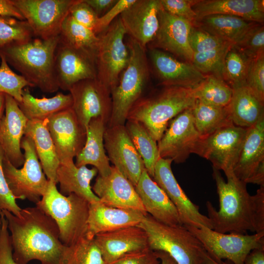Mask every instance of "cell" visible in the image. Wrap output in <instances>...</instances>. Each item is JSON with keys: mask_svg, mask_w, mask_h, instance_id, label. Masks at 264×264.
Wrapping results in <instances>:
<instances>
[{"mask_svg": "<svg viewBox=\"0 0 264 264\" xmlns=\"http://www.w3.org/2000/svg\"><path fill=\"white\" fill-rule=\"evenodd\" d=\"M233 172L246 184L264 186V116L247 129Z\"/></svg>", "mask_w": 264, "mask_h": 264, "instance_id": "obj_17", "label": "cell"}, {"mask_svg": "<svg viewBox=\"0 0 264 264\" xmlns=\"http://www.w3.org/2000/svg\"><path fill=\"white\" fill-rule=\"evenodd\" d=\"M201 137L195 125L191 109L172 119L157 146L160 157L176 163H183L194 154Z\"/></svg>", "mask_w": 264, "mask_h": 264, "instance_id": "obj_14", "label": "cell"}, {"mask_svg": "<svg viewBox=\"0 0 264 264\" xmlns=\"http://www.w3.org/2000/svg\"><path fill=\"white\" fill-rule=\"evenodd\" d=\"M104 143L109 161L135 186L145 168L125 125L107 126Z\"/></svg>", "mask_w": 264, "mask_h": 264, "instance_id": "obj_16", "label": "cell"}, {"mask_svg": "<svg viewBox=\"0 0 264 264\" xmlns=\"http://www.w3.org/2000/svg\"><path fill=\"white\" fill-rule=\"evenodd\" d=\"M0 94L9 95L18 103L20 102L23 88L33 87L21 75L15 73L0 54Z\"/></svg>", "mask_w": 264, "mask_h": 264, "instance_id": "obj_43", "label": "cell"}, {"mask_svg": "<svg viewBox=\"0 0 264 264\" xmlns=\"http://www.w3.org/2000/svg\"><path fill=\"white\" fill-rule=\"evenodd\" d=\"M235 47L252 59L264 53V26L257 23L245 34Z\"/></svg>", "mask_w": 264, "mask_h": 264, "instance_id": "obj_44", "label": "cell"}, {"mask_svg": "<svg viewBox=\"0 0 264 264\" xmlns=\"http://www.w3.org/2000/svg\"><path fill=\"white\" fill-rule=\"evenodd\" d=\"M149 49V65L163 87L194 88L206 76L191 63L160 49Z\"/></svg>", "mask_w": 264, "mask_h": 264, "instance_id": "obj_21", "label": "cell"}, {"mask_svg": "<svg viewBox=\"0 0 264 264\" xmlns=\"http://www.w3.org/2000/svg\"><path fill=\"white\" fill-rule=\"evenodd\" d=\"M232 45L230 44L219 48L194 53L192 64L203 75L223 79L224 59Z\"/></svg>", "mask_w": 264, "mask_h": 264, "instance_id": "obj_42", "label": "cell"}, {"mask_svg": "<svg viewBox=\"0 0 264 264\" xmlns=\"http://www.w3.org/2000/svg\"><path fill=\"white\" fill-rule=\"evenodd\" d=\"M251 59L232 45L225 56L223 79L231 88L246 85Z\"/></svg>", "mask_w": 264, "mask_h": 264, "instance_id": "obj_40", "label": "cell"}, {"mask_svg": "<svg viewBox=\"0 0 264 264\" xmlns=\"http://www.w3.org/2000/svg\"><path fill=\"white\" fill-rule=\"evenodd\" d=\"M233 93L226 107L233 124L247 129L264 116V101L246 85L232 88Z\"/></svg>", "mask_w": 264, "mask_h": 264, "instance_id": "obj_31", "label": "cell"}, {"mask_svg": "<svg viewBox=\"0 0 264 264\" xmlns=\"http://www.w3.org/2000/svg\"><path fill=\"white\" fill-rule=\"evenodd\" d=\"M196 101L193 88L164 87L159 92L138 99L129 111L127 120L140 122L158 142L170 121L192 109Z\"/></svg>", "mask_w": 264, "mask_h": 264, "instance_id": "obj_4", "label": "cell"}, {"mask_svg": "<svg viewBox=\"0 0 264 264\" xmlns=\"http://www.w3.org/2000/svg\"><path fill=\"white\" fill-rule=\"evenodd\" d=\"M203 264H234L228 260H219L206 252L204 256Z\"/></svg>", "mask_w": 264, "mask_h": 264, "instance_id": "obj_56", "label": "cell"}, {"mask_svg": "<svg viewBox=\"0 0 264 264\" xmlns=\"http://www.w3.org/2000/svg\"><path fill=\"white\" fill-rule=\"evenodd\" d=\"M172 162L160 157L154 167L153 179L176 208L182 225L197 228L203 225L212 229L209 219L200 212L199 206L190 199L178 184L172 170Z\"/></svg>", "mask_w": 264, "mask_h": 264, "instance_id": "obj_15", "label": "cell"}, {"mask_svg": "<svg viewBox=\"0 0 264 264\" xmlns=\"http://www.w3.org/2000/svg\"><path fill=\"white\" fill-rule=\"evenodd\" d=\"M85 1L99 18L113 7L117 0H85Z\"/></svg>", "mask_w": 264, "mask_h": 264, "instance_id": "obj_53", "label": "cell"}, {"mask_svg": "<svg viewBox=\"0 0 264 264\" xmlns=\"http://www.w3.org/2000/svg\"><path fill=\"white\" fill-rule=\"evenodd\" d=\"M28 22L35 38L59 35L63 22L77 0H12Z\"/></svg>", "mask_w": 264, "mask_h": 264, "instance_id": "obj_12", "label": "cell"}, {"mask_svg": "<svg viewBox=\"0 0 264 264\" xmlns=\"http://www.w3.org/2000/svg\"><path fill=\"white\" fill-rule=\"evenodd\" d=\"M191 111L195 126L201 137L232 123L226 107L216 106L196 99Z\"/></svg>", "mask_w": 264, "mask_h": 264, "instance_id": "obj_37", "label": "cell"}, {"mask_svg": "<svg viewBox=\"0 0 264 264\" xmlns=\"http://www.w3.org/2000/svg\"><path fill=\"white\" fill-rule=\"evenodd\" d=\"M243 264H264V248L252 250L246 257Z\"/></svg>", "mask_w": 264, "mask_h": 264, "instance_id": "obj_55", "label": "cell"}, {"mask_svg": "<svg viewBox=\"0 0 264 264\" xmlns=\"http://www.w3.org/2000/svg\"><path fill=\"white\" fill-rule=\"evenodd\" d=\"M138 225L146 233L152 250L166 253L176 264H203L207 252L183 225H167L147 214Z\"/></svg>", "mask_w": 264, "mask_h": 264, "instance_id": "obj_7", "label": "cell"}, {"mask_svg": "<svg viewBox=\"0 0 264 264\" xmlns=\"http://www.w3.org/2000/svg\"><path fill=\"white\" fill-rule=\"evenodd\" d=\"M70 93L59 92L51 98L34 97L28 87L23 88L22 99L18 104L28 120H43L60 111L72 108Z\"/></svg>", "mask_w": 264, "mask_h": 264, "instance_id": "obj_34", "label": "cell"}, {"mask_svg": "<svg viewBox=\"0 0 264 264\" xmlns=\"http://www.w3.org/2000/svg\"><path fill=\"white\" fill-rule=\"evenodd\" d=\"M195 0H160L162 8L173 16L185 19L192 23L198 17L192 8Z\"/></svg>", "mask_w": 264, "mask_h": 264, "instance_id": "obj_47", "label": "cell"}, {"mask_svg": "<svg viewBox=\"0 0 264 264\" xmlns=\"http://www.w3.org/2000/svg\"><path fill=\"white\" fill-rule=\"evenodd\" d=\"M0 17H12L20 20H25L12 0H0Z\"/></svg>", "mask_w": 264, "mask_h": 264, "instance_id": "obj_54", "label": "cell"}, {"mask_svg": "<svg viewBox=\"0 0 264 264\" xmlns=\"http://www.w3.org/2000/svg\"><path fill=\"white\" fill-rule=\"evenodd\" d=\"M126 30L119 17L97 35L99 38L95 56L96 79L110 91L117 85L127 66L130 51L124 42Z\"/></svg>", "mask_w": 264, "mask_h": 264, "instance_id": "obj_9", "label": "cell"}, {"mask_svg": "<svg viewBox=\"0 0 264 264\" xmlns=\"http://www.w3.org/2000/svg\"><path fill=\"white\" fill-rule=\"evenodd\" d=\"M160 0H136L119 16L126 34L146 48L159 27Z\"/></svg>", "mask_w": 264, "mask_h": 264, "instance_id": "obj_22", "label": "cell"}, {"mask_svg": "<svg viewBox=\"0 0 264 264\" xmlns=\"http://www.w3.org/2000/svg\"><path fill=\"white\" fill-rule=\"evenodd\" d=\"M59 41L70 46L85 51L95 58L99 37L91 30L76 22L69 14L62 24Z\"/></svg>", "mask_w": 264, "mask_h": 264, "instance_id": "obj_36", "label": "cell"}, {"mask_svg": "<svg viewBox=\"0 0 264 264\" xmlns=\"http://www.w3.org/2000/svg\"><path fill=\"white\" fill-rule=\"evenodd\" d=\"M192 8L198 19L221 14L262 24L264 21V0H195Z\"/></svg>", "mask_w": 264, "mask_h": 264, "instance_id": "obj_28", "label": "cell"}, {"mask_svg": "<svg viewBox=\"0 0 264 264\" xmlns=\"http://www.w3.org/2000/svg\"><path fill=\"white\" fill-rule=\"evenodd\" d=\"M35 38L25 20L0 17V49L12 44L27 42Z\"/></svg>", "mask_w": 264, "mask_h": 264, "instance_id": "obj_41", "label": "cell"}, {"mask_svg": "<svg viewBox=\"0 0 264 264\" xmlns=\"http://www.w3.org/2000/svg\"><path fill=\"white\" fill-rule=\"evenodd\" d=\"M158 16V31L147 47L160 49L192 64L194 53L190 46L189 35L192 23L169 14L162 7Z\"/></svg>", "mask_w": 264, "mask_h": 264, "instance_id": "obj_19", "label": "cell"}, {"mask_svg": "<svg viewBox=\"0 0 264 264\" xmlns=\"http://www.w3.org/2000/svg\"><path fill=\"white\" fill-rule=\"evenodd\" d=\"M92 190L100 202L106 205L148 214L135 186L113 166L109 175L97 176Z\"/></svg>", "mask_w": 264, "mask_h": 264, "instance_id": "obj_23", "label": "cell"}, {"mask_svg": "<svg viewBox=\"0 0 264 264\" xmlns=\"http://www.w3.org/2000/svg\"><path fill=\"white\" fill-rule=\"evenodd\" d=\"M59 41V35L47 39L34 38L8 45L0 49V54L33 87L51 93L59 89L54 66Z\"/></svg>", "mask_w": 264, "mask_h": 264, "instance_id": "obj_3", "label": "cell"}, {"mask_svg": "<svg viewBox=\"0 0 264 264\" xmlns=\"http://www.w3.org/2000/svg\"><path fill=\"white\" fill-rule=\"evenodd\" d=\"M94 239L105 264L128 253L149 247L146 233L138 225L100 233Z\"/></svg>", "mask_w": 264, "mask_h": 264, "instance_id": "obj_25", "label": "cell"}, {"mask_svg": "<svg viewBox=\"0 0 264 264\" xmlns=\"http://www.w3.org/2000/svg\"><path fill=\"white\" fill-rule=\"evenodd\" d=\"M97 170L87 166L77 167L74 161L60 163L57 171L59 192L66 196L75 194L87 200L89 203L99 201L90 185L92 179L97 175Z\"/></svg>", "mask_w": 264, "mask_h": 264, "instance_id": "obj_30", "label": "cell"}, {"mask_svg": "<svg viewBox=\"0 0 264 264\" xmlns=\"http://www.w3.org/2000/svg\"><path fill=\"white\" fill-rule=\"evenodd\" d=\"M69 14L76 22L94 33L99 18L85 0H77L70 7Z\"/></svg>", "mask_w": 264, "mask_h": 264, "instance_id": "obj_49", "label": "cell"}, {"mask_svg": "<svg viewBox=\"0 0 264 264\" xmlns=\"http://www.w3.org/2000/svg\"><path fill=\"white\" fill-rule=\"evenodd\" d=\"M186 227V226H185ZM201 242L210 256L243 264L247 255L255 249L264 248V231L254 234L221 233L204 226L186 227Z\"/></svg>", "mask_w": 264, "mask_h": 264, "instance_id": "obj_10", "label": "cell"}, {"mask_svg": "<svg viewBox=\"0 0 264 264\" xmlns=\"http://www.w3.org/2000/svg\"><path fill=\"white\" fill-rule=\"evenodd\" d=\"M135 188L148 214L167 225H182L176 208L146 169Z\"/></svg>", "mask_w": 264, "mask_h": 264, "instance_id": "obj_27", "label": "cell"}, {"mask_svg": "<svg viewBox=\"0 0 264 264\" xmlns=\"http://www.w3.org/2000/svg\"><path fill=\"white\" fill-rule=\"evenodd\" d=\"M68 91L72 98V109L84 130L95 118H101L108 124L112 110L110 91L96 78L79 81Z\"/></svg>", "mask_w": 264, "mask_h": 264, "instance_id": "obj_13", "label": "cell"}, {"mask_svg": "<svg viewBox=\"0 0 264 264\" xmlns=\"http://www.w3.org/2000/svg\"><path fill=\"white\" fill-rule=\"evenodd\" d=\"M7 221L13 258L18 264L38 260L41 264H60L66 247L60 240L55 220L37 206L22 209L19 216L0 210Z\"/></svg>", "mask_w": 264, "mask_h": 264, "instance_id": "obj_2", "label": "cell"}, {"mask_svg": "<svg viewBox=\"0 0 264 264\" xmlns=\"http://www.w3.org/2000/svg\"><path fill=\"white\" fill-rule=\"evenodd\" d=\"M47 119L28 120L24 135L31 138L43 171L48 180L57 184L60 165L56 149L47 126Z\"/></svg>", "mask_w": 264, "mask_h": 264, "instance_id": "obj_32", "label": "cell"}, {"mask_svg": "<svg viewBox=\"0 0 264 264\" xmlns=\"http://www.w3.org/2000/svg\"><path fill=\"white\" fill-rule=\"evenodd\" d=\"M136 0H117V2L108 11L98 19L94 33L98 35L105 31L126 9L135 2Z\"/></svg>", "mask_w": 264, "mask_h": 264, "instance_id": "obj_52", "label": "cell"}, {"mask_svg": "<svg viewBox=\"0 0 264 264\" xmlns=\"http://www.w3.org/2000/svg\"><path fill=\"white\" fill-rule=\"evenodd\" d=\"M4 110L0 120V146L4 156L18 168L24 161L21 143L28 120L16 100L7 94H5Z\"/></svg>", "mask_w": 264, "mask_h": 264, "instance_id": "obj_24", "label": "cell"}, {"mask_svg": "<svg viewBox=\"0 0 264 264\" xmlns=\"http://www.w3.org/2000/svg\"><path fill=\"white\" fill-rule=\"evenodd\" d=\"M108 124L100 117L91 119L86 130L84 146L76 157L77 167L91 165L101 176L110 174L111 166L106 153L104 135Z\"/></svg>", "mask_w": 264, "mask_h": 264, "instance_id": "obj_29", "label": "cell"}, {"mask_svg": "<svg viewBox=\"0 0 264 264\" xmlns=\"http://www.w3.org/2000/svg\"><path fill=\"white\" fill-rule=\"evenodd\" d=\"M257 23L236 16L216 14L198 18L193 25L235 45Z\"/></svg>", "mask_w": 264, "mask_h": 264, "instance_id": "obj_33", "label": "cell"}, {"mask_svg": "<svg viewBox=\"0 0 264 264\" xmlns=\"http://www.w3.org/2000/svg\"><path fill=\"white\" fill-rule=\"evenodd\" d=\"M147 214L133 209L106 205L100 201L89 203L86 237L131 226L138 225Z\"/></svg>", "mask_w": 264, "mask_h": 264, "instance_id": "obj_26", "label": "cell"}, {"mask_svg": "<svg viewBox=\"0 0 264 264\" xmlns=\"http://www.w3.org/2000/svg\"><path fill=\"white\" fill-rule=\"evenodd\" d=\"M3 151L0 146V210H7L19 216L22 210L17 204L16 198L12 194L6 182L2 168Z\"/></svg>", "mask_w": 264, "mask_h": 264, "instance_id": "obj_48", "label": "cell"}, {"mask_svg": "<svg viewBox=\"0 0 264 264\" xmlns=\"http://www.w3.org/2000/svg\"><path fill=\"white\" fill-rule=\"evenodd\" d=\"M5 94L4 93L0 94V120L3 115L5 110Z\"/></svg>", "mask_w": 264, "mask_h": 264, "instance_id": "obj_58", "label": "cell"}, {"mask_svg": "<svg viewBox=\"0 0 264 264\" xmlns=\"http://www.w3.org/2000/svg\"><path fill=\"white\" fill-rule=\"evenodd\" d=\"M21 147L24 151L22 167L21 169L15 167L4 156V175L16 199H27L36 204L44 195L48 180L45 177L31 138L24 135Z\"/></svg>", "mask_w": 264, "mask_h": 264, "instance_id": "obj_8", "label": "cell"}, {"mask_svg": "<svg viewBox=\"0 0 264 264\" xmlns=\"http://www.w3.org/2000/svg\"><path fill=\"white\" fill-rule=\"evenodd\" d=\"M246 85L259 98L264 101V53L251 60Z\"/></svg>", "mask_w": 264, "mask_h": 264, "instance_id": "obj_46", "label": "cell"}, {"mask_svg": "<svg viewBox=\"0 0 264 264\" xmlns=\"http://www.w3.org/2000/svg\"><path fill=\"white\" fill-rule=\"evenodd\" d=\"M125 126L138 153L141 157L147 172L154 176L155 164L160 157L157 142L140 122L127 120Z\"/></svg>", "mask_w": 264, "mask_h": 264, "instance_id": "obj_35", "label": "cell"}, {"mask_svg": "<svg viewBox=\"0 0 264 264\" xmlns=\"http://www.w3.org/2000/svg\"><path fill=\"white\" fill-rule=\"evenodd\" d=\"M160 260V264H176V262L168 254L163 251H155Z\"/></svg>", "mask_w": 264, "mask_h": 264, "instance_id": "obj_57", "label": "cell"}, {"mask_svg": "<svg viewBox=\"0 0 264 264\" xmlns=\"http://www.w3.org/2000/svg\"><path fill=\"white\" fill-rule=\"evenodd\" d=\"M189 42L194 53L219 48L231 44L193 25L190 33Z\"/></svg>", "mask_w": 264, "mask_h": 264, "instance_id": "obj_45", "label": "cell"}, {"mask_svg": "<svg viewBox=\"0 0 264 264\" xmlns=\"http://www.w3.org/2000/svg\"><path fill=\"white\" fill-rule=\"evenodd\" d=\"M247 129L230 123L201 137L195 154L209 160L213 168L225 175L233 173Z\"/></svg>", "mask_w": 264, "mask_h": 264, "instance_id": "obj_11", "label": "cell"}, {"mask_svg": "<svg viewBox=\"0 0 264 264\" xmlns=\"http://www.w3.org/2000/svg\"><path fill=\"white\" fill-rule=\"evenodd\" d=\"M197 100L218 107L228 106L232 98L233 89L223 79L207 75L193 88Z\"/></svg>", "mask_w": 264, "mask_h": 264, "instance_id": "obj_38", "label": "cell"}, {"mask_svg": "<svg viewBox=\"0 0 264 264\" xmlns=\"http://www.w3.org/2000/svg\"><path fill=\"white\" fill-rule=\"evenodd\" d=\"M95 58L89 53L70 46L60 41L54 59L59 88L69 90L82 80L96 78Z\"/></svg>", "mask_w": 264, "mask_h": 264, "instance_id": "obj_20", "label": "cell"}, {"mask_svg": "<svg viewBox=\"0 0 264 264\" xmlns=\"http://www.w3.org/2000/svg\"><path fill=\"white\" fill-rule=\"evenodd\" d=\"M60 264H105L94 238L85 237L66 246Z\"/></svg>", "mask_w": 264, "mask_h": 264, "instance_id": "obj_39", "label": "cell"}, {"mask_svg": "<svg viewBox=\"0 0 264 264\" xmlns=\"http://www.w3.org/2000/svg\"><path fill=\"white\" fill-rule=\"evenodd\" d=\"M7 221L0 210V264H18L13 259Z\"/></svg>", "mask_w": 264, "mask_h": 264, "instance_id": "obj_51", "label": "cell"}, {"mask_svg": "<svg viewBox=\"0 0 264 264\" xmlns=\"http://www.w3.org/2000/svg\"><path fill=\"white\" fill-rule=\"evenodd\" d=\"M219 196L218 210L209 201L206 203L208 218L212 229L221 233L245 234L264 231V186L250 195L246 183L233 173L225 175L226 182L220 171L213 168Z\"/></svg>", "mask_w": 264, "mask_h": 264, "instance_id": "obj_1", "label": "cell"}, {"mask_svg": "<svg viewBox=\"0 0 264 264\" xmlns=\"http://www.w3.org/2000/svg\"><path fill=\"white\" fill-rule=\"evenodd\" d=\"M127 45L130 57L118 84L111 90L112 110L107 126L124 125L129 111L143 95L150 78L146 48L131 38Z\"/></svg>", "mask_w": 264, "mask_h": 264, "instance_id": "obj_5", "label": "cell"}, {"mask_svg": "<svg viewBox=\"0 0 264 264\" xmlns=\"http://www.w3.org/2000/svg\"><path fill=\"white\" fill-rule=\"evenodd\" d=\"M110 264H160L155 251L149 247L130 252Z\"/></svg>", "mask_w": 264, "mask_h": 264, "instance_id": "obj_50", "label": "cell"}, {"mask_svg": "<svg viewBox=\"0 0 264 264\" xmlns=\"http://www.w3.org/2000/svg\"><path fill=\"white\" fill-rule=\"evenodd\" d=\"M56 184L48 180L46 189L36 206L55 220L61 242L69 246L86 237L89 203L75 194L62 195Z\"/></svg>", "mask_w": 264, "mask_h": 264, "instance_id": "obj_6", "label": "cell"}, {"mask_svg": "<svg viewBox=\"0 0 264 264\" xmlns=\"http://www.w3.org/2000/svg\"><path fill=\"white\" fill-rule=\"evenodd\" d=\"M47 126L60 164L73 161L85 145L86 131L80 124L72 109L50 116Z\"/></svg>", "mask_w": 264, "mask_h": 264, "instance_id": "obj_18", "label": "cell"}]
</instances>
